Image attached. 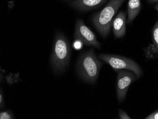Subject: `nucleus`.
<instances>
[{"label": "nucleus", "instance_id": "obj_1", "mask_svg": "<svg viewBox=\"0 0 158 119\" xmlns=\"http://www.w3.org/2000/svg\"><path fill=\"white\" fill-rule=\"evenodd\" d=\"M71 57V47L67 38L62 33L55 35L50 63L54 72L61 73L68 65Z\"/></svg>", "mask_w": 158, "mask_h": 119}, {"label": "nucleus", "instance_id": "obj_2", "mask_svg": "<svg viewBox=\"0 0 158 119\" xmlns=\"http://www.w3.org/2000/svg\"><path fill=\"white\" fill-rule=\"evenodd\" d=\"M102 65L96 56L94 49H91L82 53L78 59L77 69L79 76L86 82L94 83Z\"/></svg>", "mask_w": 158, "mask_h": 119}, {"label": "nucleus", "instance_id": "obj_3", "mask_svg": "<svg viewBox=\"0 0 158 119\" xmlns=\"http://www.w3.org/2000/svg\"><path fill=\"white\" fill-rule=\"evenodd\" d=\"M125 0H110L105 7L92 17L96 29L103 38L109 34L113 18Z\"/></svg>", "mask_w": 158, "mask_h": 119}, {"label": "nucleus", "instance_id": "obj_4", "mask_svg": "<svg viewBox=\"0 0 158 119\" xmlns=\"http://www.w3.org/2000/svg\"><path fill=\"white\" fill-rule=\"evenodd\" d=\"M99 59L110 66L116 71L126 69L134 72L137 79L143 74V71L140 66L134 60L122 56L112 54H100Z\"/></svg>", "mask_w": 158, "mask_h": 119}, {"label": "nucleus", "instance_id": "obj_5", "mask_svg": "<svg viewBox=\"0 0 158 119\" xmlns=\"http://www.w3.org/2000/svg\"><path fill=\"white\" fill-rule=\"evenodd\" d=\"M74 38L81 40L86 46H93L98 49L101 47L95 34L85 24L82 19L76 20Z\"/></svg>", "mask_w": 158, "mask_h": 119}, {"label": "nucleus", "instance_id": "obj_6", "mask_svg": "<svg viewBox=\"0 0 158 119\" xmlns=\"http://www.w3.org/2000/svg\"><path fill=\"white\" fill-rule=\"evenodd\" d=\"M136 76L131 71L120 70L117 75L116 90L118 101L123 102L125 100L129 87L132 83L135 80Z\"/></svg>", "mask_w": 158, "mask_h": 119}, {"label": "nucleus", "instance_id": "obj_7", "mask_svg": "<svg viewBox=\"0 0 158 119\" xmlns=\"http://www.w3.org/2000/svg\"><path fill=\"white\" fill-rule=\"evenodd\" d=\"M107 0H75L70 2L69 5L79 11H86L102 6Z\"/></svg>", "mask_w": 158, "mask_h": 119}, {"label": "nucleus", "instance_id": "obj_8", "mask_svg": "<svg viewBox=\"0 0 158 119\" xmlns=\"http://www.w3.org/2000/svg\"><path fill=\"white\" fill-rule=\"evenodd\" d=\"M126 12L121 11L113 20L112 26L116 39L122 38L125 36L126 32Z\"/></svg>", "mask_w": 158, "mask_h": 119}, {"label": "nucleus", "instance_id": "obj_9", "mask_svg": "<svg viewBox=\"0 0 158 119\" xmlns=\"http://www.w3.org/2000/svg\"><path fill=\"white\" fill-rule=\"evenodd\" d=\"M141 0H129L127 5V23H131L137 17L141 10Z\"/></svg>", "mask_w": 158, "mask_h": 119}, {"label": "nucleus", "instance_id": "obj_10", "mask_svg": "<svg viewBox=\"0 0 158 119\" xmlns=\"http://www.w3.org/2000/svg\"><path fill=\"white\" fill-rule=\"evenodd\" d=\"M153 44L158 50V19L152 30Z\"/></svg>", "mask_w": 158, "mask_h": 119}, {"label": "nucleus", "instance_id": "obj_11", "mask_svg": "<svg viewBox=\"0 0 158 119\" xmlns=\"http://www.w3.org/2000/svg\"><path fill=\"white\" fill-rule=\"evenodd\" d=\"M14 118L13 113L9 110L2 111L0 113V119H14Z\"/></svg>", "mask_w": 158, "mask_h": 119}, {"label": "nucleus", "instance_id": "obj_12", "mask_svg": "<svg viewBox=\"0 0 158 119\" xmlns=\"http://www.w3.org/2000/svg\"><path fill=\"white\" fill-rule=\"evenodd\" d=\"M83 42L81 40L75 39L73 43V48L76 50H79L83 47Z\"/></svg>", "mask_w": 158, "mask_h": 119}, {"label": "nucleus", "instance_id": "obj_13", "mask_svg": "<svg viewBox=\"0 0 158 119\" xmlns=\"http://www.w3.org/2000/svg\"><path fill=\"white\" fill-rule=\"evenodd\" d=\"M119 117L121 119H131V118L128 116L125 111L121 109L119 110Z\"/></svg>", "mask_w": 158, "mask_h": 119}, {"label": "nucleus", "instance_id": "obj_14", "mask_svg": "<svg viewBox=\"0 0 158 119\" xmlns=\"http://www.w3.org/2000/svg\"><path fill=\"white\" fill-rule=\"evenodd\" d=\"M146 119H158V110L153 112V113L145 118Z\"/></svg>", "mask_w": 158, "mask_h": 119}, {"label": "nucleus", "instance_id": "obj_15", "mask_svg": "<svg viewBox=\"0 0 158 119\" xmlns=\"http://www.w3.org/2000/svg\"><path fill=\"white\" fill-rule=\"evenodd\" d=\"M4 99H3V95L2 93V89L0 90V107L1 108L4 107Z\"/></svg>", "mask_w": 158, "mask_h": 119}, {"label": "nucleus", "instance_id": "obj_16", "mask_svg": "<svg viewBox=\"0 0 158 119\" xmlns=\"http://www.w3.org/2000/svg\"><path fill=\"white\" fill-rule=\"evenodd\" d=\"M147 1L151 3H155L158 2V0H147Z\"/></svg>", "mask_w": 158, "mask_h": 119}, {"label": "nucleus", "instance_id": "obj_17", "mask_svg": "<svg viewBox=\"0 0 158 119\" xmlns=\"http://www.w3.org/2000/svg\"><path fill=\"white\" fill-rule=\"evenodd\" d=\"M154 8H155V9L158 11V3L155 5V7H154Z\"/></svg>", "mask_w": 158, "mask_h": 119}]
</instances>
